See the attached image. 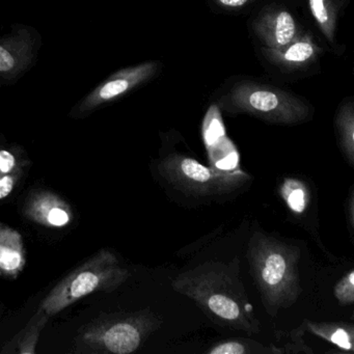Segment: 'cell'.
<instances>
[{
  "instance_id": "obj_12",
  "label": "cell",
  "mask_w": 354,
  "mask_h": 354,
  "mask_svg": "<svg viewBox=\"0 0 354 354\" xmlns=\"http://www.w3.org/2000/svg\"><path fill=\"white\" fill-rule=\"evenodd\" d=\"M320 49L310 37H296L287 46L281 49H265L264 55L273 63L287 69H297L308 65L318 55Z\"/></svg>"
},
{
  "instance_id": "obj_8",
  "label": "cell",
  "mask_w": 354,
  "mask_h": 354,
  "mask_svg": "<svg viewBox=\"0 0 354 354\" xmlns=\"http://www.w3.org/2000/svg\"><path fill=\"white\" fill-rule=\"evenodd\" d=\"M42 46L40 32L30 26L16 24L0 37V84H12L36 63Z\"/></svg>"
},
{
  "instance_id": "obj_19",
  "label": "cell",
  "mask_w": 354,
  "mask_h": 354,
  "mask_svg": "<svg viewBox=\"0 0 354 354\" xmlns=\"http://www.w3.org/2000/svg\"><path fill=\"white\" fill-rule=\"evenodd\" d=\"M20 167H22V165H20L16 150L0 149V176L13 173Z\"/></svg>"
},
{
  "instance_id": "obj_9",
  "label": "cell",
  "mask_w": 354,
  "mask_h": 354,
  "mask_svg": "<svg viewBox=\"0 0 354 354\" xmlns=\"http://www.w3.org/2000/svg\"><path fill=\"white\" fill-rule=\"evenodd\" d=\"M22 213L28 221L50 229L68 227L74 219L71 206L61 196L48 190L32 192Z\"/></svg>"
},
{
  "instance_id": "obj_17",
  "label": "cell",
  "mask_w": 354,
  "mask_h": 354,
  "mask_svg": "<svg viewBox=\"0 0 354 354\" xmlns=\"http://www.w3.org/2000/svg\"><path fill=\"white\" fill-rule=\"evenodd\" d=\"M310 12L316 19L319 28L330 42L333 41L335 32V18L331 15L327 0H308Z\"/></svg>"
},
{
  "instance_id": "obj_4",
  "label": "cell",
  "mask_w": 354,
  "mask_h": 354,
  "mask_svg": "<svg viewBox=\"0 0 354 354\" xmlns=\"http://www.w3.org/2000/svg\"><path fill=\"white\" fill-rule=\"evenodd\" d=\"M129 277V270L120 265L113 252L100 250L57 283L39 308L55 316L95 292L113 291Z\"/></svg>"
},
{
  "instance_id": "obj_14",
  "label": "cell",
  "mask_w": 354,
  "mask_h": 354,
  "mask_svg": "<svg viewBox=\"0 0 354 354\" xmlns=\"http://www.w3.org/2000/svg\"><path fill=\"white\" fill-rule=\"evenodd\" d=\"M48 319V315L39 308L38 312L30 319L24 330L16 335L15 339L6 348H11L12 346L16 345L18 346L17 351L19 353H36L37 344H38L41 331L44 328ZM8 351L9 349L6 350L5 352Z\"/></svg>"
},
{
  "instance_id": "obj_10",
  "label": "cell",
  "mask_w": 354,
  "mask_h": 354,
  "mask_svg": "<svg viewBox=\"0 0 354 354\" xmlns=\"http://www.w3.org/2000/svg\"><path fill=\"white\" fill-rule=\"evenodd\" d=\"M254 30L269 49H281L297 37L293 16L285 10H268L254 21Z\"/></svg>"
},
{
  "instance_id": "obj_18",
  "label": "cell",
  "mask_w": 354,
  "mask_h": 354,
  "mask_svg": "<svg viewBox=\"0 0 354 354\" xmlns=\"http://www.w3.org/2000/svg\"><path fill=\"white\" fill-rule=\"evenodd\" d=\"M335 299L342 306H351L354 302V271L342 277L333 290Z\"/></svg>"
},
{
  "instance_id": "obj_11",
  "label": "cell",
  "mask_w": 354,
  "mask_h": 354,
  "mask_svg": "<svg viewBox=\"0 0 354 354\" xmlns=\"http://www.w3.org/2000/svg\"><path fill=\"white\" fill-rule=\"evenodd\" d=\"M26 264L24 239L17 230L0 223V275L16 279Z\"/></svg>"
},
{
  "instance_id": "obj_13",
  "label": "cell",
  "mask_w": 354,
  "mask_h": 354,
  "mask_svg": "<svg viewBox=\"0 0 354 354\" xmlns=\"http://www.w3.org/2000/svg\"><path fill=\"white\" fill-rule=\"evenodd\" d=\"M304 329L345 351L353 352V325L345 322H304Z\"/></svg>"
},
{
  "instance_id": "obj_1",
  "label": "cell",
  "mask_w": 354,
  "mask_h": 354,
  "mask_svg": "<svg viewBox=\"0 0 354 354\" xmlns=\"http://www.w3.org/2000/svg\"><path fill=\"white\" fill-rule=\"evenodd\" d=\"M171 288L190 298L212 322L248 335L260 333L239 272V260L206 262L178 275Z\"/></svg>"
},
{
  "instance_id": "obj_2",
  "label": "cell",
  "mask_w": 354,
  "mask_h": 354,
  "mask_svg": "<svg viewBox=\"0 0 354 354\" xmlns=\"http://www.w3.org/2000/svg\"><path fill=\"white\" fill-rule=\"evenodd\" d=\"M300 250L266 234H254L248 243L250 272L270 316L281 308L293 306L302 289L300 286Z\"/></svg>"
},
{
  "instance_id": "obj_16",
  "label": "cell",
  "mask_w": 354,
  "mask_h": 354,
  "mask_svg": "<svg viewBox=\"0 0 354 354\" xmlns=\"http://www.w3.org/2000/svg\"><path fill=\"white\" fill-rule=\"evenodd\" d=\"M209 354L274 353L272 346L266 347L252 339H227L215 344L207 351Z\"/></svg>"
},
{
  "instance_id": "obj_21",
  "label": "cell",
  "mask_w": 354,
  "mask_h": 354,
  "mask_svg": "<svg viewBox=\"0 0 354 354\" xmlns=\"http://www.w3.org/2000/svg\"><path fill=\"white\" fill-rule=\"evenodd\" d=\"M287 188H289V194L286 192V198H287L288 205L293 209L294 211L301 212L304 210V204H306V198H304V190L302 187H294V183H288Z\"/></svg>"
},
{
  "instance_id": "obj_3",
  "label": "cell",
  "mask_w": 354,
  "mask_h": 354,
  "mask_svg": "<svg viewBox=\"0 0 354 354\" xmlns=\"http://www.w3.org/2000/svg\"><path fill=\"white\" fill-rule=\"evenodd\" d=\"M152 313L102 315L80 329L75 339L77 353L130 354L157 328Z\"/></svg>"
},
{
  "instance_id": "obj_23",
  "label": "cell",
  "mask_w": 354,
  "mask_h": 354,
  "mask_svg": "<svg viewBox=\"0 0 354 354\" xmlns=\"http://www.w3.org/2000/svg\"><path fill=\"white\" fill-rule=\"evenodd\" d=\"M353 190H351V192H350L349 200H348L347 202V207L349 208V210H348V215H349L350 231H352V229H353Z\"/></svg>"
},
{
  "instance_id": "obj_22",
  "label": "cell",
  "mask_w": 354,
  "mask_h": 354,
  "mask_svg": "<svg viewBox=\"0 0 354 354\" xmlns=\"http://www.w3.org/2000/svg\"><path fill=\"white\" fill-rule=\"evenodd\" d=\"M217 3L225 6V7L240 8L242 6L246 5L248 3V0H217Z\"/></svg>"
},
{
  "instance_id": "obj_15",
  "label": "cell",
  "mask_w": 354,
  "mask_h": 354,
  "mask_svg": "<svg viewBox=\"0 0 354 354\" xmlns=\"http://www.w3.org/2000/svg\"><path fill=\"white\" fill-rule=\"evenodd\" d=\"M342 153L350 165H354V109L351 102L342 107L335 120Z\"/></svg>"
},
{
  "instance_id": "obj_20",
  "label": "cell",
  "mask_w": 354,
  "mask_h": 354,
  "mask_svg": "<svg viewBox=\"0 0 354 354\" xmlns=\"http://www.w3.org/2000/svg\"><path fill=\"white\" fill-rule=\"evenodd\" d=\"M21 175L22 167H20V169L14 171L13 173L0 176V201L8 198L12 194Z\"/></svg>"
},
{
  "instance_id": "obj_6",
  "label": "cell",
  "mask_w": 354,
  "mask_h": 354,
  "mask_svg": "<svg viewBox=\"0 0 354 354\" xmlns=\"http://www.w3.org/2000/svg\"><path fill=\"white\" fill-rule=\"evenodd\" d=\"M221 103L227 111L250 113L272 123H299L308 115V107L301 101L283 91L256 82L235 84Z\"/></svg>"
},
{
  "instance_id": "obj_7",
  "label": "cell",
  "mask_w": 354,
  "mask_h": 354,
  "mask_svg": "<svg viewBox=\"0 0 354 354\" xmlns=\"http://www.w3.org/2000/svg\"><path fill=\"white\" fill-rule=\"evenodd\" d=\"M156 71L157 63L149 62L115 72L84 96L70 111V117L73 119L88 117L97 109L118 100L150 80Z\"/></svg>"
},
{
  "instance_id": "obj_5",
  "label": "cell",
  "mask_w": 354,
  "mask_h": 354,
  "mask_svg": "<svg viewBox=\"0 0 354 354\" xmlns=\"http://www.w3.org/2000/svg\"><path fill=\"white\" fill-rule=\"evenodd\" d=\"M157 169L171 187L194 198L230 196L250 181V177L242 171L206 167L181 154H171L161 159Z\"/></svg>"
}]
</instances>
